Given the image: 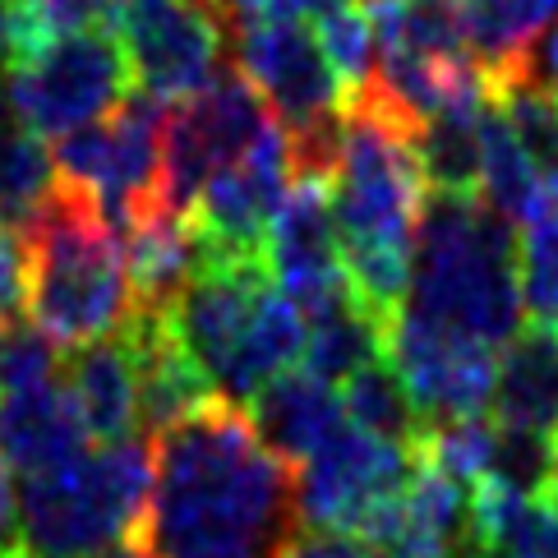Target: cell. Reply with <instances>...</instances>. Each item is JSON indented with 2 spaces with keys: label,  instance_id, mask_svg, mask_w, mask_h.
I'll list each match as a JSON object with an SVG mask.
<instances>
[{
  "label": "cell",
  "instance_id": "cell-1",
  "mask_svg": "<svg viewBox=\"0 0 558 558\" xmlns=\"http://www.w3.org/2000/svg\"><path fill=\"white\" fill-rule=\"evenodd\" d=\"M301 535L295 466L258 438L241 407L213 397L157 434L138 526L153 558H291Z\"/></svg>",
  "mask_w": 558,
  "mask_h": 558
},
{
  "label": "cell",
  "instance_id": "cell-2",
  "mask_svg": "<svg viewBox=\"0 0 558 558\" xmlns=\"http://www.w3.org/2000/svg\"><path fill=\"white\" fill-rule=\"evenodd\" d=\"M328 185L347 282L378 324H392L411 295L415 231L429 198L415 130L397 121L374 93H355Z\"/></svg>",
  "mask_w": 558,
  "mask_h": 558
},
{
  "label": "cell",
  "instance_id": "cell-3",
  "mask_svg": "<svg viewBox=\"0 0 558 558\" xmlns=\"http://www.w3.org/2000/svg\"><path fill=\"white\" fill-rule=\"evenodd\" d=\"M402 310L504 351L526 318L522 231L481 194H429Z\"/></svg>",
  "mask_w": 558,
  "mask_h": 558
},
{
  "label": "cell",
  "instance_id": "cell-4",
  "mask_svg": "<svg viewBox=\"0 0 558 558\" xmlns=\"http://www.w3.org/2000/svg\"><path fill=\"white\" fill-rule=\"evenodd\" d=\"M28 314L56 347L78 351L121 332L138 314L121 231L88 194L56 185L47 208L24 227Z\"/></svg>",
  "mask_w": 558,
  "mask_h": 558
},
{
  "label": "cell",
  "instance_id": "cell-5",
  "mask_svg": "<svg viewBox=\"0 0 558 558\" xmlns=\"http://www.w3.org/2000/svg\"><path fill=\"white\" fill-rule=\"evenodd\" d=\"M153 494V448L144 438L97 444L74 462L24 475L19 485V554L24 558H102L138 541Z\"/></svg>",
  "mask_w": 558,
  "mask_h": 558
},
{
  "label": "cell",
  "instance_id": "cell-6",
  "mask_svg": "<svg viewBox=\"0 0 558 558\" xmlns=\"http://www.w3.org/2000/svg\"><path fill=\"white\" fill-rule=\"evenodd\" d=\"M235 61L254 93L268 102L272 121L287 130L295 175H332L351 93L310 19L235 24Z\"/></svg>",
  "mask_w": 558,
  "mask_h": 558
},
{
  "label": "cell",
  "instance_id": "cell-7",
  "mask_svg": "<svg viewBox=\"0 0 558 558\" xmlns=\"http://www.w3.org/2000/svg\"><path fill=\"white\" fill-rule=\"evenodd\" d=\"M111 33L121 37L134 84L157 102L213 88L235 43L227 0H116Z\"/></svg>",
  "mask_w": 558,
  "mask_h": 558
},
{
  "label": "cell",
  "instance_id": "cell-8",
  "mask_svg": "<svg viewBox=\"0 0 558 558\" xmlns=\"http://www.w3.org/2000/svg\"><path fill=\"white\" fill-rule=\"evenodd\" d=\"M268 102L254 93L241 70H227L213 88L185 97L167 111L162 125V171H157V204L167 213L194 217L198 194L222 167L245 157L272 130Z\"/></svg>",
  "mask_w": 558,
  "mask_h": 558
},
{
  "label": "cell",
  "instance_id": "cell-9",
  "mask_svg": "<svg viewBox=\"0 0 558 558\" xmlns=\"http://www.w3.org/2000/svg\"><path fill=\"white\" fill-rule=\"evenodd\" d=\"M10 74V102L19 125L43 138H65L102 121L134 93L125 47L111 28L61 37V43L14 61Z\"/></svg>",
  "mask_w": 558,
  "mask_h": 558
},
{
  "label": "cell",
  "instance_id": "cell-10",
  "mask_svg": "<svg viewBox=\"0 0 558 558\" xmlns=\"http://www.w3.org/2000/svg\"><path fill=\"white\" fill-rule=\"evenodd\" d=\"M162 125H167V107L144 88H134L111 116L65 134L56 144V175H61V185L88 194L107 213V222L121 231L130 213L157 204Z\"/></svg>",
  "mask_w": 558,
  "mask_h": 558
},
{
  "label": "cell",
  "instance_id": "cell-11",
  "mask_svg": "<svg viewBox=\"0 0 558 558\" xmlns=\"http://www.w3.org/2000/svg\"><path fill=\"white\" fill-rule=\"evenodd\" d=\"M415 471V448L388 444L361 425H342L305 466H295V498H301L305 531L361 535Z\"/></svg>",
  "mask_w": 558,
  "mask_h": 558
},
{
  "label": "cell",
  "instance_id": "cell-12",
  "mask_svg": "<svg viewBox=\"0 0 558 558\" xmlns=\"http://www.w3.org/2000/svg\"><path fill=\"white\" fill-rule=\"evenodd\" d=\"M392 374L407 384L411 402L421 407L429 425L462 421V415H485L494 402L498 351L471 337H457L444 324L402 310L388 324V355Z\"/></svg>",
  "mask_w": 558,
  "mask_h": 558
},
{
  "label": "cell",
  "instance_id": "cell-13",
  "mask_svg": "<svg viewBox=\"0 0 558 558\" xmlns=\"http://www.w3.org/2000/svg\"><path fill=\"white\" fill-rule=\"evenodd\" d=\"M295 185V153L282 125H272L258 144L235 157L208 181L194 208V231L208 258H264L277 208Z\"/></svg>",
  "mask_w": 558,
  "mask_h": 558
},
{
  "label": "cell",
  "instance_id": "cell-14",
  "mask_svg": "<svg viewBox=\"0 0 558 558\" xmlns=\"http://www.w3.org/2000/svg\"><path fill=\"white\" fill-rule=\"evenodd\" d=\"M264 258L272 282L305 314L332 305L337 295H351L328 175H295L287 204L272 217Z\"/></svg>",
  "mask_w": 558,
  "mask_h": 558
},
{
  "label": "cell",
  "instance_id": "cell-15",
  "mask_svg": "<svg viewBox=\"0 0 558 558\" xmlns=\"http://www.w3.org/2000/svg\"><path fill=\"white\" fill-rule=\"evenodd\" d=\"M374 558H457L471 549V489L415 457L407 489L361 535Z\"/></svg>",
  "mask_w": 558,
  "mask_h": 558
},
{
  "label": "cell",
  "instance_id": "cell-16",
  "mask_svg": "<svg viewBox=\"0 0 558 558\" xmlns=\"http://www.w3.org/2000/svg\"><path fill=\"white\" fill-rule=\"evenodd\" d=\"M130 337L134 369H138V425L162 434L171 425H181L185 415L204 411L213 402L208 374L194 365V355L181 347V337L171 332L167 314L138 310L130 324L121 328Z\"/></svg>",
  "mask_w": 558,
  "mask_h": 558
},
{
  "label": "cell",
  "instance_id": "cell-17",
  "mask_svg": "<svg viewBox=\"0 0 558 558\" xmlns=\"http://www.w3.org/2000/svg\"><path fill=\"white\" fill-rule=\"evenodd\" d=\"M121 250L134 301L148 314H167L175 295L208 264V250L198 241L194 222L181 213H167L162 204H144L138 213H130V222L121 227Z\"/></svg>",
  "mask_w": 558,
  "mask_h": 558
},
{
  "label": "cell",
  "instance_id": "cell-18",
  "mask_svg": "<svg viewBox=\"0 0 558 558\" xmlns=\"http://www.w3.org/2000/svg\"><path fill=\"white\" fill-rule=\"evenodd\" d=\"M88 452V425L65 384L0 392V462L19 475H43Z\"/></svg>",
  "mask_w": 558,
  "mask_h": 558
},
{
  "label": "cell",
  "instance_id": "cell-19",
  "mask_svg": "<svg viewBox=\"0 0 558 558\" xmlns=\"http://www.w3.org/2000/svg\"><path fill=\"white\" fill-rule=\"evenodd\" d=\"M250 421H254L258 438H264L282 462L305 466L310 457L347 425V407L332 384H324V378H314L295 365L250 397Z\"/></svg>",
  "mask_w": 558,
  "mask_h": 558
},
{
  "label": "cell",
  "instance_id": "cell-20",
  "mask_svg": "<svg viewBox=\"0 0 558 558\" xmlns=\"http://www.w3.org/2000/svg\"><path fill=\"white\" fill-rule=\"evenodd\" d=\"M489 411L498 425L541 434L558 444V324L531 318L498 351Z\"/></svg>",
  "mask_w": 558,
  "mask_h": 558
},
{
  "label": "cell",
  "instance_id": "cell-21",
  "mask_svg": "<svg viewBox=\"0 0 558 558\" xmlns=\"http://www.w3.org/2000/svg\"><path fill=\"white\" fill-rule=\"evenodd\" d=\"M61 384L74 397L78 415H84L88 438L121 444V438L138 434V369L125 332L70 351Z\"/></svg>",
  "mask_w": 558,
  "mask_h": 558
},
{
  "label": "cell",
  "instance_id": "cell-22",
  "mask_svg": "<svg viewBox=\"0 0 558 558\" xmlns=\"http://www.w3.org/2000/svg\"><path fill=\"white\" fill-rule=\"evenodd\" d=\"M471 558H558V512L498 481L471 489Z\"/></svg>",
  "mask_w": 558,
  "mask_h": 558
},
{
  "label": "cell",
  "instance_id": "cell-23",
  "mask_svg": "<svg viewBox=\"0 0 558 558\" xmlns=\"http://www.w3.org/2000/svg\"><path fill=\"white\" fill-rule=\"evenodd\" d=\"M457 24L475 65L504 84L522 74L531 47L558 24V0H462Z\"/></svg>",
  "mask_w": 558,
  "mask_h": 558
},
{
  "label": "cell",
  "instance_id": "cell-24",
  "mask_svg": "<svg viewBox=\"0 0 558 558\" xmlns=\"http://www.w3.org/2000/svg\"><path fill=\"white\" fill-rule=\"evenodd\" d=\"M305 324H310V332H305L301 369L324 378L332 388L388 355V324H378V318L355 301V291L305 314Z\"/></svg>",
  "mask_w": 558,
  "mask_h": 558
},
{
  "label": "cell",
  "instance_id": "cell-25",
  "mask_svg": "<svg viewBox=\"0 0 558 558\" xmlns=\"http://www.w3.org/2000/svg\"><path fill=\"white\" fill-rule=\"evenodd\" d=\"M481 144H485V171H481V194L494 213H504L508 222L522 231L531 222V213L545 204L554 181H545L541 167L531 162V153L522 148V138L512 134L504 121V111L494 102L481 116Z\"/></svg>",
  "mask_w": 558,
  "mask_h": 558
},
{
  "label": "cell",
  "instance_id": "cell-26",
  "mask_svg": "<svg viewBox=\"0 0 558 558\" xmlns=\"http://www.w3.org/2000/svg\"><path fill=\"white\" fill-rule=\"evenodd\" d=\"M342 407H347L351 425H361V429L388 438V444H402V448H415L429 429V421L421 415V407L411 402L407 384L392 374L388 361L351 374L342 384Z\"/></svg>",
  "mask_w": 558,
  "mask_h": 558
},
{
  "label": "cell",
  "instance_id": "cell-27",
  "mask_svg": "<svg viewBox=\"0 0 558 558\" xmlns=\"http://www.w3.org/2000/svg\"><path fill=\"white\" fill-rule=\"evenodd\" d=\"M481 111H452L429 121L415 134V153H421L425 181L434 194H475L485 171V144H481Z\"/></svg>",
  "mask_w": 558,
  "mask_h": 558
},
{
  "label": "cell",
  "instance_id": "cell-28",
  "mask_svg": "<svg viewBox=\"0 0 558 558\" xmlns=\"http://www.w3.org/2000/svg\"><path fill=\"white\" fill-rule=\"evenodd\" d=\"M56 185H61L56 153L43 144V134L10 125V134L0 138V222L24 231L47 208Z\"/></svg>",
  "mask_w": 558,
  "mask_h": 558
},
{
  "label": "cell",
  "instance_id": "cell-29",
  "mask_svg": "<svg viewBox=\"0 0 558 558\" xmlns=\"http://www.w3.org/2000/svg\"><path fill=\"white\" fill-rule=\"evenodd\" d=\"M116 0H10V65L61 37L111 28Z\"/></svg>",
  "mask_w": 558,
  "mask_h": 558
},
{
  "label": "cell",
  "instance_id": "cell-30",
  "mask_svg": "<svg viewBox=\"0 0 558 558\" xmlns=\"http://www.w3.org/2000/svg\"><path fill=\"white\" fill-rule=\"evenodd\" d=\"M415 457L425 466L452 475L457 485H485L494 475V457H498V421L489 415H462V421H444L429 425L425 438L415 444Z\"/></svg>",
  "mask_w": 558,
  "mask_h": 558
},
{
  "label": "cell",
  "instance_id": "cell-31",
  "mask_svg": "<svg viewBox=\"0 0 558 558\" xmlns=\"http://www.w3.org/2000/svg\"><path fill=\"white\" fill-rule=\"evenodd\" d=\"M310 24L318 33V43H324L332 70L342 74L347 93L355 97L361 88H369V78L378 70V37L361 0H324Z\"/></svg>",
  "mask_w": 558,
  "mask_h": 558
},
{
  "label": "cell",
  "instance_id": "cell-32",
  "mask_svg": "<svg viewBox=\"0 0 558 558\" xmlns=\"http://www.w3.org/2000/svg\"><path fill=\"white\" fill-rule=\"evenodd\" d=\"M494 107L504 111V121L522 138L545 181L558 185V93L535 88L526 78H504L494 84Z\"/></svg>",
  "mask_w": 558,
  "mask_h": 558
},
{
  "label": "cell",
  "instance_id": "cell-33",
  "mask_svg": "<svg viewBox=\"0 0 558 558\" xmlns=\"http://www.w3.org/2000/svg\"><path fill=\"white\" fill-rule=\"evenodd\" d=\"M522 291L535 318L558 324V185L522 227Z\"/></svg>",
  "mask_w": 558,
  "mask_h": 558
},
{
  "label": "cell",
  "instance_id": "cell-34",
  "mask_svg": "<svg viewBox=\"0 0 558 558\" xmlns=\"http://www.w3.org/2000/svg\"><path fill=\"white\" fill-rule=\"evenodd\" d=\"M51 378H56V342L33 318H14V324L0 328V392L43 388Z\"/></svg>",
  "mask_w": 558,
  "mask_h": 558
},
{
  "label": "cell",
  "instance_id": "cell-35",
  "mask_svg": "<svg viewBox=\"0 0 558 558\" xmlns=\"http://www.w3.org/2000/svg\"><path fill=\"white\" fill-rule=\"evenodd\" d=\"M28 305V241L24 231L0 222V328L24 318Z\"/></svg>",
  "mask_w": 558,
  "mask_h": 558
},
{
  "label": "cell",
  "instance_id": "cell-36",
  "mask_svg": "<svg viewBox=\"0 0 558 558\" xmlns=\"http://www.w3.org/2000/svg\"><path fill=\"white\" fill-rule=\"evenodd\" d=\"M291 558H374L365 541H355V535H337V531H305L301 541H295Z\"/></svg>",
  "mask_w": 558,
  "mask_h": 558
},
{
  "label": "cell",
  "instance_id": "cell-37",
  "mask_svg": "<svg viewBox=\"0 0 558 558\" xmlns=\"http://www.w3.org/2000/svg\"><path fill=\"white\" fill-rule=\"evenodd\" d=\"M517 78H526V84H535V88L558 93V24L531 47L526 65H522V74H517Z\"/></svg>",
  "mask_w": 558,
  "mask_h": 558
},
{
  "label": "cell",
  "instance_id": "cell-38",
  "mask_svg": "<svg viewBox=\"0 0 558 558\" xmlns=\"http://www.w3.org/2000/svg\"><path fill=\"white\" fill-rule=\"evenodd\" d=\"M0 541L19 549V489L10 485L5 462H0Z\"/></svg>",
  "mask_w": 558,
  "mask_h": 558
},
{
  "label": "cell",
  "instance_id": "cell-39",
  "mask_svg": "<svg viewBox=\"0 0 558 558\" xmlns=\"http://www.w3.org/2000/svg\"><path fill=\"white\" fill-rule=\"evenodd\" d=\"M0 61H10V0H0Z\"/></svg>",
  "mask_w": 558,
  "mask_h": 558
},
{
  "label": "cell",
  "instance_id": "cell-40",
  "mask_svg": "<svg viewBox=\"0 0 558 558\" xmlns=\"http://www.w3.org/2000/svg\"><path fill=\"white\" fill-rule=\"evenodd\" d=\"M10 107H14V102H10V88L0 84V138H5L10 125H14V111H10Z\"/></svg>",
  "mask_w": 558,
  "mask_h": 558
},
{
  "label": "cell",
  "instance_id": "cell-41",
  "mask_svg": "<svg viewBox=\"0 0 558 558\" xmlns=\"http://www.w3.org/2000/svg\"><path fill=\"white\" fill-rule=\"evenodd\" d=\"M102 558H153L144 545H125V549H111V554H102Z\"/></svg>",
  "mask_w": 558,
  "mask_h": 558
},
{
  "label": "cell",
  "instance_id": "cell-42",
  "mask_svg": "<svg viewBox=\"0 0 558 558\" xmlns=\"http://www.w3.org/2000/svg\"><path fill=\"white\" fill-rule=\"evenodd\" d=\"M541 498H549V504H554V512H558V475H554V481H549V489H545Z\"/></svg>",
  "mask_w": 558,
  "mask_h": 558
},
{
  "label": "cell",
  "instance_id": "cell-43",
  "mask_svg": "<svg viewBox=\"0 0 558 558\" xmlns=\"http://www.w3.org/2000/svg\"><path fill=\"white\" fill-rule=\"evenodd\" d=\"M0 558H24V554H19L14 545H5V541H0Z\"/></svg>",
  "mask_w": 558,
  "mask_h": 558
}]
</instances>
